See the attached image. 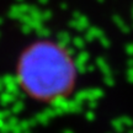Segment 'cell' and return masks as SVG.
<instances>
[{
  "label": "cell",
  "mask_w": 133,
  "mask_h": 133,
  "mask_svg": "<svg viewBox=\"0 0 133 133\" xmlns=\"http://www.w3.org/2000/svg\"><path fill=\"white\" fill-rule=\"evenodd\" d=\"M20 88L39 104H57L70 95L76 71L69 54L52 42H38L21 56L17 66Z\"/></svg>",
  "instance_id": "obj_1"
}]
</instances>
